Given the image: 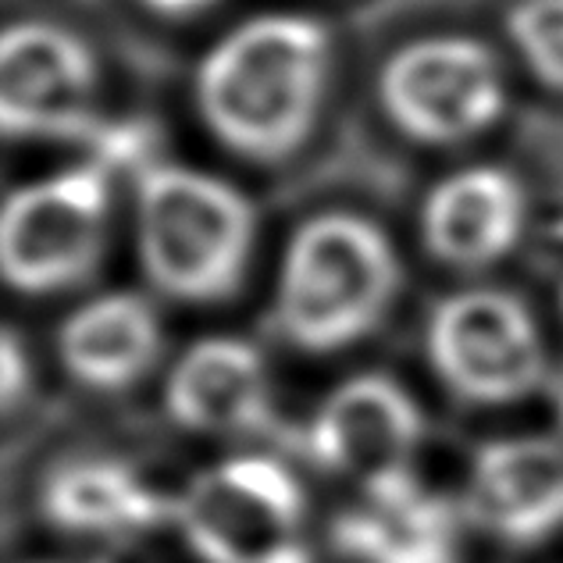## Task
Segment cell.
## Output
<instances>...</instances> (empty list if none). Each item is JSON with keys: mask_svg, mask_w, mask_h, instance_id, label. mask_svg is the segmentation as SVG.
Masks as SVG:
<instances>
[{"mask_svg": "<svg viewBox=\"0 0 563 563\" xmlns=\"http://www.w3.org/2000/svg\"><path fill=\"white\" fill-rule=\"evenodd\" d=\"M329 79V29L303 14H261L203 54L197 111L207 132L235 157L282 165L314 132Z\"/></svg>", "mask_w": 563, "mask_h": 563, "instance_id": "1", "label": "cell"}, {"mask_svg": "<svg viewBox=\"0 0 563 563\" xmlns=\"http://www.w3.org/2000/svg\"><path fill=\"white\" fill-rule=\"evenodd\" d=\"M404 268L393 240L357 211H321L292 232L275 282V329L292 350L364 343L396 303Z\"/></svg>", "mask_w": 563, "mask_h": 563, "instance_id": "2", "label": "cell"}, {"mask_svg": "<svg viewBox=\"0 0 563 563\" xmlns=\"http://www.w3.org/2000/svg\"><path fill=\"white\" fill-rule=\"evenodd\" d=\"M257 243V211L211 172L151 165L136 175V254L151 286L175 303H225Z\"/></svg>", "mask_w": 563, "mask_h": 563, "instance_id": "3", "label": "cell"}, {"mask_svg": "<svg viewBox=\"0 0 563 563\" xmlns=\"http://www.w3.org/2000/svg\"><path fill=\"white\" fill-rule=\"evenodd\" d=\"M172 521L203 563H310L303 485L275 456L235 453L200 471Z\"/></svg>", "mask_w": 563, "mask_h": 563, "instance_id": "4", "label": "cell"}, {"mask_svg": "<svg viewBox=\"0 0 563 563\" xmlns=\"http://www.w3.org/2000/svg\"><path fill=\"white\" fill-rule=\"evenodd\" d=\"M111 225V175L97 161L25 183L0 218V268L11 289L51 296L76 289L103 257Z\"/></svg>", "mask_w": 563, "mask_h": 563, "instance_id": "5", "label": "cell"}, {"mask_svg": "<svg viewBox=\"0 0 563 563\" xmlns=\"http://www.w3.org/2000/svg\"><path fill=\"white\" fill-rule=\"evenodd\" d=\"M424 346L435 378L464 404H517L545 382V343L536 314L517 292L496 286L442 296Z\"/></svg>", "mask_w": 563, "mask_h": 563, "instance_id": "6", "label": "cell"}, {"mask_svg": "<svg viewBox=\"0 0 563 563\" xmlns=\"http://www.w3.org/2000/svg\"><path fill=\"white\" fill-rule=\"evenodd\" d=\"M378 103L407 140L461 146L485 136L507 111V76L482 40L424 36L385 57Z\"/></svg>", "mask_w": 563, "mask_h": 563, "instance_id": "7", "label": "cell"}, {"mask_svg": "<svg viewBox=\"0 0 563 563\" xmlns=\"http://www.w3.org/2000/svg\"><path fill=\"white\" fill-rule=\"evenodd\" d=\"M100 68L54 22H14L0 43V125L11 140H93Z\"/></svg>", "mask_w": 563, "mask_h": 563, "instance_id": "8", "label": "cell"}, {"mask_svg": "<svg viewBox=\"0 0 563 563\" xmlns=\"http://www.w3.org/2000/svg\"><path fill=\"white\" fill-rule=\"evenodd\" d=\"M424 418L404 385L389 375L364 372L324 396L307 432L310 456L332 474H346L361 488L410 474L421 446Z\"/></svg>", "mask_w": 563, "mask_h": 563, "instance_id": "9", "label": "cell"}, {"mask_svg": "<svg viewBox=\"0 0 563 563\" xmlns=\"http://www.w3.org/2000/svg\"><path fill=\"white\" fill-rule=\"evenodd\" d=\"M528 225V197L517 175L471 165L446 175L421 207V243L453 272H488L507 261Z\"/></svg>", "mask_w": 563, "mask_h": 563, "instance_id": "10", "label": "cell"}, {"mask_svg": "<svg viewBox=\"0 0 563 563\" xmlns=\"http://www.w3.org/2000/svg\"><path fill=\"white\" fill-rule=\"evenodd\" d=\"M471 521L510 545H536L563 528V446L542 435L493 439L474 453Z\"/></svg>", "mask_w": 563, "mask_h": 563, "instance_id": "11", "label": "cell"}, {"mask_svg": "<svg viewBox=\"0 0 563 563\" xmlns=\"http://www.w3.org/2000/svg\"><path fill=\"white\" fill-rule=\"evenodd\" d=\"M165 413L200 435H246L272 421V382L257 346L207 335L179 353L165 378Z\"/></svg>", "mask_w": 563, "mask_h": 563, "instance_id": "12", "label": "cell"}, {"mask_svg": "<svg viewBox=\"0 0 563 563\" xmlns=\"http://www.w3.org/2000/svg\"><path fill=\"white\" fill-rule=\"evenodd\" d=\"M350 563H461V521L446 499L410 474L361 488L332 525Z\"/></svg>", "mask_w": 563, "mask_h": 563, "instance_id": "13", "label": "cell"}, {"mask_svg": "<svg viewBox=\"0 0 563 563\" xmlns=\"http://www.w3.org/2000/svg\"><path fill=\"white\" fill-rule=\"evenodd\" d=\"M165 350L157 307L143 292L118 289L79 303L57 329V357L90 393H125L154 372Z\"/></svg>", "mask_w": 563, "mask_h": 563, "instance_id": "14", "label": "cell"}, {"mask_svg": "<svg viewBox=\"0 0 563 563\" xmlns=\"http://www.w3.org/2000/svg\"><path fill=\"white\" fill-rule=\"evenodd\" d=\"M43 517L68 536L114 539L146 531L172 517L175 499H165L136 467L114 456H76L51 467L40 488Z\"/></svg>", "mask_w": 563, "mask_h": 563, "instance_id": "15", "label": "cell"}, {"mask_svg": "<svg viewBox=\"0 0 563 563\" xmlns=\"http://www.w3.org/2000/svg\"><path fill=\"white\" fill-rule=\"evenodd\" d=\"M507 36L528 76L563 97V0H514Z\"/></svg>", "mask_w": 563, "mask_h": 563, "instance_id": "16", "label": "cell"}, {"mask_svg": "<svg viewBox=\"0 0 563 563\" xmlns=\"http://www.w3.org/2000/svg\"><path fill=\"white\" fill-rule=\"evenodd\" d=\"M0 385H4L8 410L19 407V399L29 393V357H25L22 339L14 329L4 332V350H0Z\"/></svg>", "mask_w": 563, "mask_h": 563, "instance_id": "17", "label": "cell"}, {"mask_svg": "<svg viewBox=\"0 0 563 563\" xmlns=\"http://www.w3.org/2000/svg\"><path fill=\"white\" fill-rule=\"evenodd\" d=\"M140 4L161 14V19H192V14H203L207 8H214L218 0H140Z\"/></svg>", "mask_w": 563, "mask_h": 563, "instance_id": "18", "label": "cell"}, {"mask_svg": "<svg viewBox=\"0 0 563 563\" xmlns=\"http://www.w3.org/2000/svg\"><path fill=\"white\" fill-rule=\"evenodd\" d=\"M553 396H556V410H560V418H563V372L556 375V385H553Z\"/></svg>", "mask_w": 563, "mask_h": 563, "instance_id": "19", "label": "cell"}, {"mask_svg": "<svg viewBox=\"0 0 563 563\" xmlns=\"http://www.w3.org/2000/svg\"><path fill=\"white\" fill-rule=\"evenodd\" d=\"M560 318H563V286H560Z\"/></svg>", "mask_w": 563, "mask_h": 563, "instance_id": "20", "label": "cell"}]
</instances>
